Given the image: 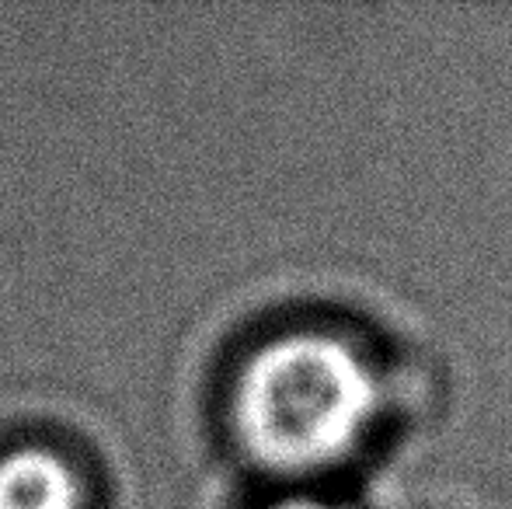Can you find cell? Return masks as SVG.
<instances>
[{"mask_svg": "<svg viewBox=\"0 0 512 509\" xmlns=\"http://www.w3.org/2000/svg\"><path fill=\"white\" fill-rule=\"evenodd\" d=\"M377 405V374L349 342L297 332L258 349L241 370L234 426L265 468L317 471L359 447Z\"/></svg>", "mask_w": 512, "mask_h": 509, "instance_id": "cell-1", "label": "cell"}, {"mask_svg": "<svg viewBox=\"0 0 512 509\" xmlns=\"http://www.w3.org/2000/svg\"><path fill=\"white\" fill-rule=\"evenodd\" d=\"M272 509H335V506L321 503V499H286V503H279Z\"/></svg>", "mask_w": 512, "mask_h": 509, "instance_id": "cell-3", "label": "cell"}, {"mask_svg": "<svg viewBox=\"0 0 512 509\" xmlns=\"http://www.w3.org/2000/svg\"><path fill=\"white\" fill-rule=\"evenodd\" d=\"M0 509H88L81 471L53 447L0 454Z\"/></svg>", "mask_w": 512, "mask_h": 509, "instance_id": "cell-2", "label": "cell"}]
</instances>
